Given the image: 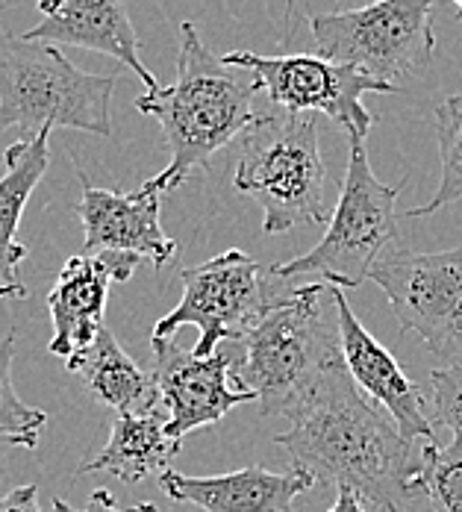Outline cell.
Returning a JSON list of instances; mask_svg holds the SVG:
<instances>
[{
    "mask_svg": "<svg viewBox=\"0 0 462 512\" xmlns=\"http://www.w3.org/2000/svg\"><path fill=\"white\" fill-rule=\"evenodd\" d=\"M12 357H15V333L0 339V439L9 445L36 451L39 433L48 424V415L39 407H30L18 398L12 386Z\"/></svg>",
    "mask_w": 462,
    "mask_h": 512,
    "instance_id": "7402d4cb",
    "label": "cell"
},
{
    "mask_svg": "<svg viewBox=\"0 0 462 512\" xmlns=\"http://www.w3.org/2000/svg\"><path fill=\"white\" fill-rule=\"evenodd\" d=\"M333 298H336V312H339L342 359L362 395L392 415V421L398 424V430L407 442L433 439L436 424L430 421V415H427L430 410H427L418 386L401 368V362L362 327L360 318L354 315V309L345 298V289L333 286Z\"/></svg>",
    "mask_w": 462,
    "mask_h": 512,
    "instance_id": "4fadbf2b",
    "label": "cell"
},
{
    "mask_svg": "<svg viewBox=\"0 0 462 512\" xmlns=\"http://www.w3.org/2000/svg\"><path fill=\"white\" fill-rule=\"evenodd\" d=\"M412 492L424 495L433 512H462V436L448 445H424L412 474Z\"/></svg>",
    "mask_w": 462,
    "mask_h": 512,
    "instance_id": "44dd1931",
    "label": "cell"
},
{
    "mask_svg": "<svg viewBox=\"0 0 462 512\" xmlns=\"http://www.w3.org/2000/svg\"><path fill=\"white\" fill-rule=\"evenodd\" d=\"M227 65L251 71L259 89L277 109L301 115H327L351 142H365L374 127V115L362 106L368 92L392 95L401 86L383 83L360 68L324 59L318 53L298 56H259L251 51H230L221 56Z\"/></svg>",
    "mask_w": 462,
    "mask_h": 512,
    "instance_id": "9c48e42d",
    "label": "cell"
},
{
    "mask_svg": "<svg viewBox=\"0 0 462 512\" xmlns=\"http://www.w3.org/2000/svg\"><path fill=\"white\" fill-rule=\"evenodd\" d=\"M436 136L442 156V180L436 195L424 206H412L404 218H427L442 206L462 201V92L436 103Z\"/></svg>",
    "mask_w": 462,
    "mask_h": 512,
    "instance_id": "ffe728a7",
    "label": "cell"
},
{
    "mask_svg": "<svg viewBox=\"0 0 462 512\" xmlns=\"http://www.w3.org/2000/svg\"><path fill=\"white\" fill-rule=\"evenodd\" d=\"M368 277L386 292L401 333H418L448 365L462 362V245L442 254L392 248Z\"/></svg>",
    "mask_w": 462,
    "mask_h": 512,
    "instance_id": "30bf717a",
    "label": "cell"
},
{
    "mask_svg": "<svg viewBox=\"0 0 462 512\" xmlns=\"http://www.w3.org/2000/svg\"><path fill=\"white\" fill-rule=\"evenodd\" d=\"M0 512H42L39 507V486L27 483L0 498Z\"/></svg>",
    "mask_w": 462,
    "mask_h": 512,
    "instance_id": "d4e9b609",
    "label": "cell"
},
{
    "mask_svg": "<svg viewBox=\"0 0 462 512\" xmlns=\"http://www.w3.org/2000/svg\"><path fill=\"white\" fill-rule=\"evenodd\" d=\"M142 259L133 254H80L71 256L59 271L48 295L53 321L51 354L65 362L86 351L103 330V309L109 283H127Z\"/></svg>",
    "mask_w": 462,
    "mask_h": 512,
    "instance_id": "7c38bea8",
    "label": "cell"
},
{
    "mask_svg": "<svg viewBox=\"0 0 462 512\" xmlns=\"http://www.w3.org/2000/svg\"><path fill=\"white\" fill-rule=\"evenodd\" d=\"M53 512H159L156 510V504L151 501H142V504H136V507H130V510H121V507H115V498L106 492V489H95L92 495H89V501L77 510V507H71L68 501H62L59 495L53 498Z\"/></svg>",
    "mask_w": 462,
    "mask_h": 512,
    "instance_id": "cb8c5ba5",
    "label": "cell"
},
{
    "mask_svg": "<svg viewBox=\"0 0 462 512\" xmlns=\"http://www.w3.org/2000/svg\"><path fill=\"white\" fill-rule=\"evenodd\" d=\"M407 183L386 186L374 177L362 142H351L339 204L327 221L324 239L283 265H271L280 280H301L307 274L324 277L336 289H357L368 280L374 262L395 248L398 239V195Z\"/></svg>",
    "mask_w": 462,
    "mask_h": 512,
    "instance_id": "8992f818",
    "label": "cell"
},
{
    "mask_svg": "<svg viewBox=\"0 0 462 512\" xmlns=\"http://www.w3.org/2000/svg\"><path fill=\"white\" fill-rule=\"evenodd\" d=\"M457 3V9H460V18H462V0H454Z\"/></svg>",
    "mask_w": 462,
    "mask_h": 512,
    "instance_id": "83f0119b",
    "label": "cell"
},
{
    "mask_svg": "<svg viewBox=\"0 0 462 512\" xmlns=\"http://www.w3.org/2000/svg\"><path fill=\"white\" fill-rule=\"evenodd\" d=\"M436 0H374L362 9L312 15L315 53L398 86L436 53Z\"/></svg>",
    "mask_w": 462,
    "mask_h": 512,
    "instance_id": "ba28073f",
    "label": "cell"
},
{
    "mask_svg": "<svg viewBox=\"0 0 462 512\" xmlns=\"http://www.w3.org/2000/svg\"><path fill=\"white\" fill-rule=\"evenodd\" d=\"M333 286H295L242 339V359L233 365L239 389L257 395L262 415H286L312 389L327 365L342 359L339 312Z\"/></svg>",
    "mask_w": 462,
    "mask_h": 512,
    "instance_id": "3957f363",
    "label": "cell"
},
{
    "mask_svg": "<svg viewBox=\"0 0 462 512\" xmlns=\"http://www.w3.org/2000/svg\"><path fill=\"white\" fill-rule=\"evenodd\" d=\"M433 386V424L451 427L462 436V362L430 371Z\"/></svg>",
    "mask_w": 462,
    "mask_h": 512,
    "instance_id": "603a6c76",
    "label": "cell"
},
{
    "mask_svg": "<svg viewBox=\"0 0 462 512\" xmlns=\"http://www.w3.org/2000/svg\"><path fill=\"white\" fill-rule=\"evenodd\" d=\"M327 512H368V510H365V501H362L354 489H339V492H336L333 507H330Z\"/></svg>",
    "mask_w": 462,
    "mask_h": 512,
    "instance_id": "484cf974",
    "label": "cell"
},
{
    "mask_svg": "<svg viewBox=\"0 0 462 512\" xmlns=\"http://www.w3.org/2000/svg\"><path fill=\"white\" fill-rule=\"evenodd\" d=\"M180 454V442L168 436V412L115 415L109 442L98 457L86 460L77 474L106 471L124 483H142L151 474L168 471V462Z\"/></svg>",
    "mask_w": 462,
    "mask_h": 512,
    "instance_id": "d6986e66",
    "label": "cell"
},
{
    "mask_svg": "<svg viewBox=\"0 0 462 512\" xmlns=\"http://www.w3.org/2000/svg\"><path fill=\"white\" fill-rule=\"evenodd\" d=\"M65 368L71 374H80L89 395L118 415H142L156 410L159 404L154 374L124 354L109 327H103L101 336L86 351L68 359Z\"/></svg>",
    "mask_w": 462,
    "mask_h": 512,
    "instance_id": "ac0fdd59",
    "label": "cell"
},
{
    "mask_svg": "<svg viewBox=\"0 0 462 512\" xmlns=\"http://www.w3.org/2000/svg\"><path fill=\"white\" fill-rule=\"evenodd\" d=\"M262 92L251 71L227 65L204 45L192 21L180 24L177 80L136 98V109L159 121L171 162L142 189L165 195L180 189L192 174L209 168L212 156L257 118L254 101Z\"/></svg>",
    "mask_w": 462,
    "mask_h": 512,
    "instance_id": "7a4b0ae2",
    "label": "cell"
},
{
    "mask_svg": "<svg viewBox=\"0 0 462 512\" xmlns=\"http://www.w3.org/2000/svg\"><path fill=\"white\" fill-rule=\"evenodd\" d=\"M39 9L45 21L27 30V39L106 53L127 65L148 92L159 89L139 56V36L121 0H39Z\"/></svg>",
    "mask_w": 462,
    "mask_h": 512,
    "instance_id": "2e32d148",
    "label": "cell"
},
{
    "mask_svg": "<svg viewBox=\"0 0 462 512\" xmlns=\"http://www.w3.org/2000/svg\"><path fill=\"white\" fill-rule=\"evenodd\" d=\"M233 186L257 198L268 236L324 224L333 212L324 198L327 165L318 148V118L289 109L257 115L242 133Z\"/></svg>",
    "mask_w": 462,
    "mask_h": 512,
    "instance_id": "277c9868",
    "label": "cell"
},
{
    "mask_svg": "<svg viewBox=\"0 0 462 512\" xmlns=\"http://www.w3.org/2000/svg\"><path fill=\"white\" fill-rule=\"evenodd\" d=\"M83 198H80V221L86 230L83 254L95 256L115 251L148 259L154 268H162L177 254V242L159 224V195L145 189L124 195L112 189H95L80 174Z\"/></svg>",
    "mask_w": 462,
    "mask_h": 512,
    "instance_id": "5bb4252c",
    "label": "cell"
},
{
    "mask_svg": "<svg viewBox=\"0 0 462 512\" xmlns=\"http://www.w3.org/2000/svg\"><path fill=\"white\" fill-rule=\"evenodd\" d=\"M286 418L289 430L274 442L292 468L307 471L315 483L354 489L377 512H407L418 465L412 442L389 412L362 395L345 359L327 365Z\"/></svg>",
    "mask_w": 462,
    "mask_h": 512,
    "instance_id": "6da1fadb",
    "label": "cell"
},
{
    "mask_svg": "<svg viewBox=\"0 0 462 512\" xmlns=\"http://www.w3.org/2000/svg\"><path fill=\"white\" fill-rule=\"evenodd\" d=\"M183 298L154 324L151 339H171L180 327L201 330L195 357L218 354L221 342H242L259 321L283 304L295 280H280L271 268H262L254 256L239 248L212 256L195 268L180 271Z\"/></svg>",
    "mask_w": 462,
    "mask_h": 512,
    "instance_id": "52a82bcc",
    "label": "cell"
},
{
    "mask_svg": "<svg viewBox=\"0 0 462 512\" xmlns=\"http://www.w3.org/2000/svg\"><path fill=\"white\" fill-rule=\"evenodd\" d=\"M154 348V380L159 404L168 412V436L183 442L186 433L218 424L239 404L257 401L233 380V359L227 354L195 357L171 339H151Z\"/></svg>",
    "mask_w": 462,
    "mask_h": 512,
    "instance_id": "8fae6325",
    "label": "cell"
},
{
    "mask_svg": "<svg viewBox=\"0 0 462 512\" xmlns=\"http://www.w3.org/2000/svg\"><path fill=\"white\" fill-rule=\"evenodd\" d=\"M51 130L53 127H42L30 139L12 142L3 154L6 171L0 177V298H27V286L18 274L21 262L27 259V248L18 242V224L30 195L48 171Z\"/></svg>",
    "mask_w": 462,
    "mask_h": 512,
    "instance_id": "e0dca14e",
    "label": "cell"
},
{
    "mask_svg": "<svg viewBox=\"0 0 462 512\" xmlns=\"http://www.w3.org/2000/svg\"><path fill=\"white\" fill-rule=\"evenodd\" d=\"M162 492L174 504H192L204 512H298L295 498L315 486L307 471H268L248 465L230 474L189 477L174 468L159 474Z\"/></svg>",
    "mask_w": 462,
    "mask_h": 512,
    "instance_id": "9a60e30c",
    "label": "cell"
},
{
    "mask_svg": "<svg viewBox=\"0 0 462 512\" xmlns=\"http://www.w3.org/2000/svg\"><path fill=\"white\" fill-rule=\"evenodd\" d=\"M286 15H289V21H286V36H283V42H289V33H292V15H295V0H286Z\"/></svg>",
    "mask_w": 462,
    "mask_h": 512,
    "instance_id": "4316f807",
    "label": "cell"
},
{
    "mask_svg": "<svg viewBox=\"0 0 462 512\" xmlns=\"http://www.w3.org/2000/svg\"><path fill=\"white\" fill-rule=\"evenodd\" d=\"M112 74L80 71L56 45L0 33V133L9 127H68L112 133Z\"/></svg>",
    "mask_w": 462,
    "mask_h": 512,
    "instance_id": "5b68a950",
    "label": "cell"
}]
</instances>
